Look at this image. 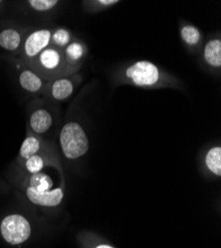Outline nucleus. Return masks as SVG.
I'll return each instance as SVG.
<instances>
[{
	"mask_svg": "<svg viewBox=\"0 0 221 248\" xmlns=\"http://www.w3.org/2000/svg\"><path fill=\"white\" fill-rule=\"evenodd\" d=\"M121 81L144 89L176 87L177 80L150 61H137L124 69Z\"/></svg>",
	"mask_w": 221,
	"mask_h": 248,
	"instance_id": "obj_1",
	"label": "nucleus"
},
{
	"mask_svg": "<svg viewBox=\"0 0 221 248\" xmlns=\"http://www.w3.org/2000/svg\"><path fill=\"white\" fill-rule=\"evenodd\" d=\"M29 68H31L35 73L47 81L76 74L67 64L63 50L54 48L52 46H49L40 54L29 66Z\"/></svg>",
	"mask_w": 221,
	"mask_h": 248,
	"instance_id": "obj_2",
	"label": "nucleus"
},
{
	"mask_svg": "<svg viewBox=\"0 0 221 248\" xmlns=\"http://www.w3.org/2000/svg\"><path fill=\"white\" fill-rule=\"evenodd\" d=\"M59 144L63 154L70 160L84 156L89 148L88 137L83 126L75 121L66 123L59 132Z\"/></svg>",
	"mask_w": 221,
	"mask_h": 248,
	"instance_id": "obj_3",
	"label": "nucleus"
},
{
	"mask_svg": "<svg viewBox=\"0 0 221 248\" xmlns=\"http://www.w3.org/2000/svg\"><path fill=\"white\" fill-rule=\"evenodd\" d=\"M53 27H42L31 30L25 38L21 52L17 57L26 66H30L34 60L50 46Z\"/></svg>",
	"mask_w": 221,
	"mask_h": 248,
	"instance_id": "obj_4",
	"label": "nucleus"
},
{
	"mask_svg": "<svg viewBox=\"0 0 221 248\" xmlns=\"http://www.w3.org/2000/svg\"><path fill=\"white\" fill-rule=\"evenodd\" d=\"M0 232L7 243L18 245L30 237L31 225L28 219L21 215H9L0 223Z\"/></svg>",
	"mask_w": 221,
	"mask_h": 248,
	"instance_id": "obj_5",
	"label": "nucleus"
},
{
	"mask_svg": "<svg viewBox=\"0 0 221 248\" xmlns=\"http://www.w3.org/2000/svg\"><path fill=\"white\" fill-rule=\"evenodd\" d=\"M80 81L82 76L78 73L49 80L43 90L42 95L49 100L57 102L65 101L73 95Z\"/></svg>",
	"mask_w": 221,
	"mask_h": 248,
	"instance_id": "obj_6",
	"label": "nucleus"
},
{
	"mask_svg": "<svg viewBox=\"0 0 221 248\" xmlns=\"http://www.w3.org/2000/svg\"><path fill=\"white\" fill-rule=\"evenodd\" d=\"M31 27L6 26L0 30V48L9 52L14 57H18L21 52L26 36L31 31Z\"/></svg>",
	"mask_w": 221,
	"mask_h": 248,
	"instance_id": "obj_7",
	"label": "nucleus"
},
{
	"mask_svg": "<svg viewBox=\"0 0 221 248\" xmlns=\"http://www.w3.org/2000/svg\"><path fill=\"white\" fill-rule=\"evenodd\" d=\"M16 69L18 70V80L21 88L31 93L42 94L43 90L47 84V80L40 77L31 68L27 67L23 62L17 57L14 60Z\"/></svg>",
	"mask_w": 221,
	"mask_h": 248,
	"instance_id": "obj_8",
	"label": "nucleus"
},
{
	"mask_svg": "<svg viewBox=\"0 0 221 248\" xmlns=\"http://www.w3.org/2000/svg\"><path fill=\"white\" fill-rule=\"evenodd\" d=\"M53 186L54 183L52 179L43 172L32 175L29 174L27 181L24 184V191L28 200L32 202L40 195L54 190Z\"/></svg>",
	"mask_w": 221,
	"mask_h": 248,
	"instance_id": "obj_9",
	"label": "nucleus"
},
{
	"mask_svg": "<svg viewBox=\"0 0 221 248\" xmlns=\"http://www.w3.org/2000/svg\"><path fill=\"white\" fill-rule=\"evenodd\" d=\"M53 123L54 116L52 112L44 108H39L31 112L28 119L27 128H29L33 133L41 136L51 129Z\"/></svg>",
	"mask_w": 221,
	"mask_h": 248,
	"instance_id": "obj_10",
	"label": "nucleus"
},
{
	"mask_svg": "<svg viewBox=\"0 0 221 248\" xmlns=\"http://www.w3.org/2000/svg\"><path fill=\"white\" fill-rule=\"evenodd\" d=\"M63 54L69 67L74 73H78L88 55V48L83 42L74 39L63 50Z\"/></svg>",
	"mask_w": 221,
	"mask_h": 248,
	"instance_id": "obj_11",
	"label": "nucleus"
},
{
	"mask_svg": "<svg viewBox=\"0 0 221 248\" xmlns=\"http://www.w3.org/2000/svg\"><path fill=\"white\" fill-rule=\"evenodd\" d=\"M48 148L49 146H47V144L41 136L33 133L29 128H27V136L24 139L19 152V163L27 160L40 152H43Z\"/></svg>",
	"mask_w": 221,
	"mask_h": 248,
	"instance_id": "obj_12",
	"label": "nucleus"
},
{
	"mask_svg": "<svg viewBox=\"0 0 221 248\" xmlns=\"http://www.w3.org/2000/svg\"><path fill=\"white\" fill-rule=\"evenodd\" d=\"M52 163H55V160L52 158L51 153L49 151L47 152L46 150L28 158L23 162H20L24 171L31 175L42 172L46 166Z\"/></svg>",
	"mask_w": 221,
	"mask_h": 248,
	"instance_id": "obj_13",
	"label": "nucleus"
},
{
	"mask_svg": "<svg viewBox=\"0 0 221 248\" xmlns=\"http://www.w3.org/2000/svg\"><path fill=\"white\" fill-rule=\"evenodd\" d=\"M204 59L211 68L219 69L221 67V40L213 38L206 43L204 47Z\"/></svg>",
	"mask_w": 221,
	"mask_h": 248,
	"instance_id": "obj_14",
	"label": "nucleus"
},
{
	"mask_svg": "<svg viewBox=\"0 0 221 248\" xmlns=\"http://www.w3.org/2000/svg\"><path fill=\"white\" fill-rule=\"evenodd\" d=\"M74 40V38L73 34L67 28L54 27L52 31L50 46L59 50H64Z\"/></svg>",
	"mask_w": 221,
	"mask_h": 248,
	"instance_id": "obj_15",
	"label": "nucleus"
},
{
	"mask_svg": "<svg viewBox=\"0 0 221 248\" xmlns=\"http://www.w3.org/2000/svg\"><path fill=\"white\" fill-rule=\"evenodd\" d=\"M180 38L190 47L197 46L202 42V32L193 25H184L180 27Z\"/></svg>",
	"mask_w": 221,
	"mask_h": 248,
	"instance_id": "obj_16",
	"label": "nucleus"
},
{
	"mask_svg": "<svg viewBox=\"0 0 221 248\" xmlns=\"http://www.w3.org/2000/svg\"><path fill=\"white\" fill-rule=\"evenodd\" d=\"M206 167L214 175L221 176V147L215 146L209 149L206 157Z\"/></svg>",
	"mask_w": 221,
	"mask_h": 248,
	"instance_id": "obj_17",
	"label": "nucleus"
},
{
	"mask_svg": "<svg viewBox=\"0 0 221 248\" xmlns=\"http://www.w3.org/2000/svg\"><path fill=\"white\" fill-rule=\"evenodd\" d=\"M27 5L37 12H48L59 5L58 0H29Z\"/></svg>",
	"mask_w": 221,
	"mask_h": 248,
	"instance_id": "obj_18",
	"label": "nucleus"
},
{
	"mask_svg": "<svg viewBox=\"0 0 221 248\" xmlns=\"http://www.w3.org/2000/svg\"><path fill=\"white\" fill-rule=\"evenodd\" d=\"M85 5H89L91 6V9L96 11V10H103L105 8L112 7L113 5L119 3L118 0H97V1H85Z\"/></svg>",
	"mask_w": 221,
	"mask_h": 248,
	"instance_id": "obj_19",
	"label": "nucleus"
},
{
	"mask_svg": "<svg viewBox=\"0 0 221 248\" xmlns=\"http://www.w3.org/2000/svg\"><path fill=\"white\" fill-rule=\"evenodd\" d=\"M96 248H113L112 246H110V245H106V244H102V245H99V246H97Z\"/></svg>",
	"mask_w": 221,
	"mask_h": 248,
	"instance_id": "obj_20",
	"label": "nucleus"
},
{
	"mask_svg": "<svg viewBox=\"0 0 221 248\" xmlns=\"http://www.w3.org/2000/svg\"><path fill=\"white\" fill-rule=\"evenodd\" d=\"M3 6H4V1H1V0H0V12H2Z\"/></svg>",
	"mask_w": 221,
	"mask_h": 248,
	"instance_id": "obj_21",
	"label": "nucleus"
}]
</instances>
